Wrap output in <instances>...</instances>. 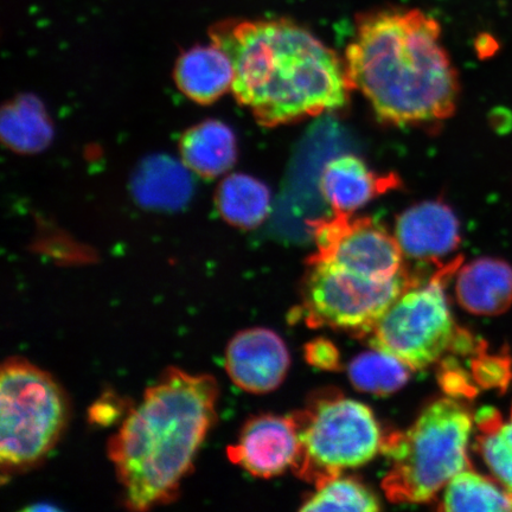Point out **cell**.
<instances>
[{
  "label": "cell",
  "instance_id": "cell-1",
  "mask_svg": "<svg viewBox=\"0 0 512 512\" xmlns=\"http://www.w3.org/2000/svg\"><path fill=\"white\" fill-rule=\"evenodd\" d=\"M211 41L232 61V92L265 127L337 111L351 91L344 61L288 19L224 21Z\"/></svg>",
  "mask_w": 512,
  "mask_h": 512
},
{
  "label": "cell",
  "instance_id": "cell-2",
  "mask_svg": "<svg viewBox=\"0 0 512 512\" xmlns=\"http://www.w3.org/2000/svg\"><path fill=\"white\" fill-rule=\"evenodd\" d=\"M351 89L384 123L409 125L451 117L459 81L435 19L420 10L383 9L357 18L345 54Z\"/></svg>",
  "mask_w": 512,
  "mask_h": 512
},
{
  "label": "cell",
  "instance_id": "cell-3",
  "mask_svg": "<svg viewBox=\"0 0 512 512\" xmlns=\"http://www.w3.org/2000/svg\"><path fill=\"white\" fill-rule=\"evenodd\" d=\"M215 377L165 370L108 441L125 507L147 511L174 501L217 419Z\"/></svg>",
  "mask_w": 512,
  "mask_h": 512
},
{
  "label": "cell",
  "instance_id": "cell-4",
  "mask_svg": "<svg viewBox=\"0 0 512 512\" xmlns=\"http://www.w3.org/2000/svg\"><path fill=\"white\" fill-rule=\"evenodd\" d=\"M473 420L456 400L428 405L406 432L384 439L382 451L390 460L383 489L396 503H426L458 473L470 469Z\"/></svg>",
  "mask_w": 512,
  "mask_h": 512
},
{
  "label": "cell",
  "instance_id": "cell-5",
  "mask_svg": "<svg viewBox=\"0 0 512 512\" xmlns=\"http://www.w3.org/2000/svg\"><path fill=\"white\" fill-rule=\"evenodd\" d=\"M69 403L53 376L12 357L0 376V465L3 480L41 464L66 430Z\"/></svg>",
  "mask_w": 512,
  "mask_h": 512
},
{
  "label": "cell",
  "instance_id": "cell-6",
  "mask_svg": "<svg viewBox=\"0 0 512 512\" xmlns=\"http://www.w3.org/2000/svg\"><path fill=\"white\" fill-rule=\"evenodd\" d=\"M293 418L300 440L293 469L316 485L369 463L382 451L379 422L362 402L331 396Z\"/></svg>",
  "mask_w": 512,
  "mask_h": 512
},
{
  "label": "cell",
  "instance_id": "cell-7",
  "mask_svg": "<svg viewBox=\"0 0 512 512\" xmlns=\"http://www.w3.org/2000/svg\"><path fill=\"white\" fill-rule=\"evenodd\" d=\"M446 266L425 285H411L369 330L370 345L399 358L413 370L432 366L454 347L459 330L445 296L441 275Z\"/></svg>",
  "mask_w": 512,
  "mask_h": 512
},
{
  "label": "cell",
  "instance_id": "cell-8",
  "mask_svg": "<svg viewBox=\"0 0 512 512\" xmlns=\"http://www.w3.org/2000/svg\"><path fill=\"white\" fill-rule=\"evenodd\" d=\"M413 284L406 272L392 280H375L312 256L304 286L305 316L312 326L367 334Z\"/></svg>",
  "mask_w": 512,
  "mask_h": 512
},
{
  "label": "cell",
  "instance_id": "cell-9",
  "mask_svg": "<svg viewBox=\"0 0 512 512\" xmlns=\"http://www.w3.org/2000/svg\"><path fill=\"white\" fill-rule=\"evenodd\" d=\"M315 258L375 280H392L403 271V253L395 236L370 219L336 214L312 223Z\"/></svg>",
  "mask_w": 512,
  "mask_h": 512
},
{
  "label": "cell",
  "instance_id": "cell-10",
  "mask_svg": "<svg viewBox=\"0 0 512 512\" xmlns=\"http://www.w3.org/2000/svg\"><path fill=\"white\" fill-rule=\"evenodd\" d=\"M299 432L293 416L264 414L249 419L238 441L227 447L230 462L254 477L273 478L296 465Z\"/></svg>",
  "mask_w": 512,
  "mask_h": 512
},
{
  "label": "cell",
  "instance_id": "cell-11",
  "mask_svg": "<svg viewBox=\"0 0 512 512\" xmlns=\"http://www.w3.org/2000/svg\"><path fill=\"white\" fill-rule=\"evenodd\" d=\"M291 357L283 338L266 328L236 334L228 344L224 367L236 386L251 394L278 389L290 370Z\"/></svg>",
  "mask_w": 512,
  "mask_h": 512
},
{
  "label": "cell",
  "instance_id": "cell-12",
  "mask_svg": "<svg viewBox=\"0 0 512 512\" xmlns=\"http://www.w3.org/2000/svg\"><path fill=\"white\" fill-rule=\"evenodd\" d=\"M403 256L438 262L460 243V224L452 209L441 202H422L403 213L395 227Z\"/></svg>",
  "mask_w": 512,
  "mask_h": 512
},
{
  "label": "cell",
  "instance_id": "cell-13",
  "mask_svg": "<svg viewBox=\"0 0 512 512\" xmlns=\"http://www.w3.org/2000/svg\"><path fill=\"white\" fill-rule=\"evenodd\" d=\"M398 184V178L377 175L363 160L350 155L330 160L320 178V190L325 201L336 214L343 215L354 214Z\"/></svg>",
  "mask_w": 512,
  "mask_h": 512
},
{
  "label": "cell",
  "instance_id": "cell-14",
  "mask_svg": "<svg viewBox=\"0 0 512 512\" xmlns=\"http://www.w3.org/2000/svg\"><path fill=\"white\" fill-rule=\"evenodd\" d=\"M456 296L471 315H502L512 306V266L495 258L471 261L458 272Z\"/></svg>",
  "mask_w": 512,
  "mask_h": 512
},
{
  "label": "cell",
  "instance_id": "cell-15",
  "mask_svg": "<svg viewBox=\"0 0 512 512\" xmlns=\"http://www.w3.org/2000/svg\"><path fill=\"white\" fill-rule=\"evenodd\" d=\"M234 70L224 51L213 46H200L179 57L175 80L189 99L201 105L213 104L232 89Z\"/></svg>",
  "mask_w": 512,
  "mask_h": 512
},
{
  "label": "cell",
  "instance_id": "cell-16",
  "mask_svg": "<svg viewBox=\"0 0 512 512\" xmlns=\"http://www.w3.org/2000/svg\"><path fill=\"white\" fill-rule=\"evenodd\" d=\"M179 149L185 166L207 178L224 174L238 155L233 131L215 120L191 127L183 134Z\"/></svg>",
  "mask_w": 512,
  "mask_h": 512
},
{
  "label": "cell",
  "instance_id": "cell-17",
  "mask_svg": "<svg viewBox=\"0 0 512 512\" xmlns=\"http://www.w3.org/2000/svg\"><path fill=\"white\" fill-rule=\"evenodd\" d=\"M216 200L224 219L242 229L260 226L271 208L270 191L266 185L246 175H232L224 179Z\"/></svg>",
  "mask_w": 512,
  "mask_h": 512
},
{
  "label": "cell",
  "instance_id": "cell-18",
  "mask_svg": "<svg viewBox=\"0 0 512 512\" xmlns=\"http://www.w3.org/2000/svg\"><path fill=\"white\" fill-rule=\"evenodd\" d=\"M440 507L444 511H512V492L470 467L446 485Z\"/></svg>",
  "mask_w": 512,
  "mask_h": 512
},
{
  "label": "cell",
  "instance_id": "cell-19",
  "mask_svg": "<svg viewBox=\"0 0 512 512\" xmlns=\"http://www.w3.org/2000/svg\"><path fill=\"white\" fill-rule=\"evenodd\" d=\"M478 450L497 482L512 492V407L508 419L495 408H484L476 418Z\"/></svg>",
  "mask_w": 512,
  "mask_h": 512
},
{
  "label": "cell",
  "instance_id": "cell-20",
  "mask_svg": "<svg viewBox=\"0 0 512 512\" xmlns=\"http://www.w3.org/2000/svg\"><path fill=\"white\" fill-rule=\"evenodd\" d=\"M409 368L388 352L376 349L362 352L349 363V380L360 392L390 395L409 380Z\"/></svg>",
  "mask_w": 512,
  "mask_h": 512
},
{
  "label": "cell",
  "instance_id": "cell-21",
  "mask_svg": "<svg viewBox=\"0 0 512 512\" xmlns=\"http://www.w3.org/2000/svg\"><path fill=\"white\" fill-rule=\"evenodd\" d=\"M379 499L352 478L337 476L317 485V491L300 508L302 511H379Z\"/></svg>",
  "mask_w": 512,
  "mask_h": 512
},
{
  "label": "cell",
  "instance_id": "cell-22",
  "mask_svg": "<svg viewBox=\"0 0 512 512\" xmlns=\"http://www.w3.org/2000/svg\"><path fill=\"white\" fill-rule=\"evenodd\" d=\"M138 192L146 203L153 206H168L182 203L188 190H181L183 175L172 164L159 163L146 169L139 179Z\"/></svg>",
  "mask_w": 512,
  "mask_h": 512
},
{
  "label": "cell",
  "instance_id": "cell-23",
  "mask_svg": "<svg viewBox=\"0 0 512 512\" xmlns=\"http://www.w3.org/2000/svg\"><path fill=\"white\" fill-rule=\"evenodd\" d=\"M510 361L503 357L482 356L473 363L476 381L485 387H504L510 379Z\"/></svg>",
  "mask_w": 512,
  "mask_h": 512
},
{
  "label": "cell",
  "instance_id": "cell-24",
  "mask_svg": "<svg viewBox=\"0 0 512 512\" xmlns=\"http://www.w3.org/2000/svg\"><path fill=\"white\" fill-rule=\"evenodd\" d=\"M22 108L18 107V110L10 111V130L15 128H25L21 138H19V144L22 147H37L40 146V142L43 138L47 137V125L42 123V120L34 112L29 115L22 113Z\"/></svg>",
  "mask_w": 512,
  "mask_h": 512
},
{
  "label": "cell",
  "instance_id": "cell-25",
  "mask_svg": "<svg viewBox=\"0 0 512 512\" xmlns=\"http://www.w3.org/2000/svg\"><path fill=\"white\" fill-rule=\"evenodd\" d=\"M305 356L311 366L322 370H336L339 368V352L334 343L328 339L318 338L306 345Z\"/></svg>",
  "mask_w": 512,
  "mask_h": 512
},
{
  "label": "cell",
  "instance_id": "cell-26",
  "mask_svg": "<svg viewBox=\"0 0 512 512\" xmlns=\"http://www.w3.org/2000/svg\"><path fill=\"white\" fill-rule=\"evenodd\" d=\"M123 405L119 398L114 395H104L94 403V406L89 411V419L96 425H110L117 420L123 412Z\"/></svg>",
  "mask_w": 512,
  "mask_h": 512
}]
</instances>
